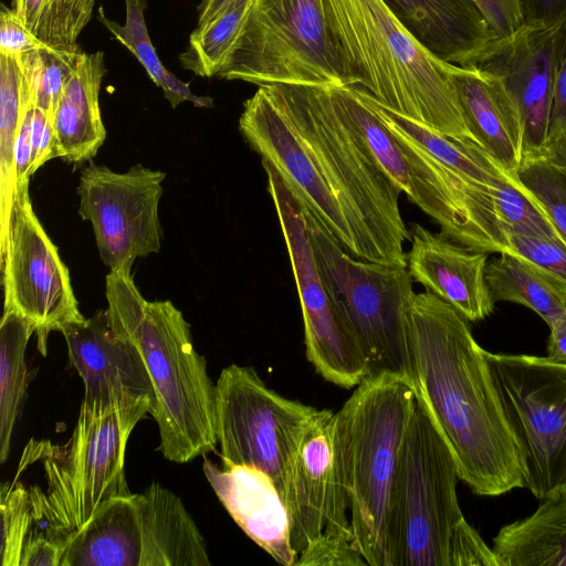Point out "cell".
Segmentation results:
<instances>
[{"mask_svg":"<svg viewBox=\"0 0 566 566\" xmlns=\"http://www.w3.org/2000/svg\"><path fill=\"white\" fill-rule=\"evenodd\" d=\"M517 441L524 488L544 500L566 491V365L484 350Z\"/></svg>","mask_w":566,"mask_h":566,"instance_id":"11","label":"cell"},{"mask_svg":"<svg viewBox=\"0 0 566 566\" xmlns=\"http://www.w3.org/2000/svg\"><path fill=\"white\" fill-rule=\"evenodd\" d=\"M165 178V172L140 164L125 172L102 165L82 170L78 213L92 223L99 256L111 271L132 272L138 258L160 251Z\"/></svg>","mask_w":566,"mask_h":566,"instance_id":"14","label":"cell"},{"mask_svg":"<svg viewBox=\"0 0 566 566\" xmlns=\"http://www.w3.org/2000/svg\"><path fill=\"white\" fill-rule=\"evenodd\" d=\"M105 292L111 327L138 349L153 382L159 451L176 463L212 451L216 384L182 313L169 300L147 301L132 272L109 271Z\"/></svg>","mask_w":566,"mask_h":566,"instance_id":"2","label":"cell"},{"mask_svg":"<svg viewBox=\"0 0 566 566\" xmlns=\"http://www.w3.org/2000/svg\"><path fill=\"white\" fill-rule=\"evenodd\" d=\"M46 46L18 18L13 9L2 6L0 13V54L20 56Z\"/></svg>","mask_w":566,"mask_h":566,"instance_id":"41","label":"cell"},{"mask_svg":"<svg viewBox=\"0 0 566 566\" xmlns=\"http://www.w3.org/2000/svg\"><path fill=\"white\" fill-rule=\"evenodd\" d=\"M125 6L124 24L108 19L102 7L98 10L99 20L136 56L150 80L163 90L171 107L175 108L182 102H191L197 107H212L213 101L210 97L195 95L188 83L180 81L163 65L147 31L143 0H125Z\"/></svg>","mask_w":566,"mask_h":566,"instance_id":"30","label":"cell"},{"mask_svg":"<svg viewBox=\"0 0 566 566\" xmlns=\"http://www.w3.org/2000/svg\"><path fill=\"white\" fill-rule=\"evenodd\" d=\"M268 189L287 248L301 303L305 355L326 381L355 388L368 364L352 328L333 307L322 283L302 207L275 168L265 160Z\"/></svg>","mask_w":566,"mask_h":566,"instance_id":"13","label":"cell"},{"mask_svg":"<svg viewBox=\"0 0 566 566\" xmlns=\"http://www.w3.org/2000/svg\"><path fill=\"white\" fill-rule=\"evenodd\" d=\"M525 22L555 25L566 22V0H523Z\"/></svg>","mask_w":566,"mask_h":566,"instance_id":"44","label":"cell"},{"mask_svg":"<svg viewBox=\"0 0 566 566\" xmlns=\"http://www.w3.org/2000/svg\"><path fill=\"white\" fill-rule=\"evenodd\" d=\"M82 54L76 44L67 49L44 46L18 56L31 84L34 107L42 109L51 122L62 91Z\"/></svg>","mask_w":566,"mask_h":566,"instance_id":"32","label":"cell"},{"mask_svg":"<svg viewBox=\"0 0 566 566\" xmlns=\"http://www.w3.org/2000/svg\"><path fill=\"white\" fill-rule=\"evenodd\" d=\"M547 358L554 363L566 365V314L553 319L549 324Z\"/></svg>","mask_w":566,"mask_h":566,"instance_id":"45","label":"cell"},{"mask_svg":"<svg viewBox=\"0 0 566 566\" xmlns=\"http://www.w3.org/2000/svg\"><path fill=\"white\" fill-rule=\"evenodd\" d=\"M318 412L269 388L254 368L229 365L216 382V436L222 463L263 471L283 499L292 461Z\"/></svg>","mask_w":566,"mask_h":566,"instance_id":"12","label":"cell"},{"mask_svg":"<svg viewBox=\"0 0 566 566\" xmlns=\"http://www.w3.org/2000/svg\"><path fill=\"white\" fill-rule=\"evenodd\" d=\"M34 326L14 310H3L0 326V462L11 449L12 433L28 386L25 350Z\"/></svg>","mask_w":566,"mask_h":566,"instance_id":"29","label":"cell"},{"mask_svg":"<svg viewBox=\"0 0 566 566\" xmlns=\"http://www.w3.org/2000/svg\"><path fill=\"white\" fill-rule=\"evenodd\" d=\"M43 0H12V9L20 21L34 33Z\"/></svg>","mask_w":566,"mask_h":566,"instance_id":"47","label":"cell"},{"mask_svg":"<svg viewBox=\"0 0 566 566\" xmlns=\"http://www.w3.org/2000/svg\"><path fill=\"white\" fill-rule=\"evenodd\" d=\"M2 566H20L23 547L33 527L27 489L14 478L4 482L0 493Z\"/></svg>","mask_w":566,"mask_h":566,"instance_id":"34","label":"cell"},{"mask_svg":"<svg viewBox=\"0 0 566 566\" xmlns=\"http://www.w3.org/2000/svg\"><path fill=\"white\" fill-rule=\"evenodd\" d=\"M368 565L353 539L323 535L308 543L297 555L295 566Z\"/></svg>","mask_w":566,"mask_h":566,"instance_id":"38","label":"cell"},{"mask_svg":"<svg viewBox=\"0 0 566 566\" xmlns=\"http://www.w3.org/2000/svg\"><path fill=\"white\" fill-rule=\"evenodd\" d=\"M203 472L240 528L275 562L295 566L290 515L274 481L263 471L238 464L218 467L208 459Z\"/></svg>","mask_w":566,"mask_h":566,"instance_id":"20","label":"cell"},{"mask_svg":"<svg viewBox=\"0 0 566 566\" xmlns=\"http://www.w3.org/2000/svg\"><path fill=\"white\" fill-rule=\"evenodd\" d=\"M380 118L400 130L443 166L463 178L489 189L511 184L528 190L517 174L503 168L472 139L459 140L439 134L419 123L398 115L375 102L365 91L355 87Z\"/></svg>","mask_w":566,"mask_h":566,"instance_id":"26","label":"cell"},{"mask_svg":"<svg viewBox=\"0 0 566 566\" xmlns=\"http://www.w3.org/2000/svg\"><path fill=\"white\" fill-rule=\"evenodd\" d=\"M302 210L324 289L354 332L369 375L391 373L410 380L409 313L416 293L407 268L353 256L310 211Z\"/></svg>","mask_w":566,"mask_h":566,"instance_id":"7","label":"cell"},{"mask_svg":"<svg viewBox=\"0 0 566 566\" xmlns=\"http://www.w3.org/2000/svg\"><path fill=\"white\" fill-rule=\"evenodd\" d=\"M496 216L505 231L517 234L563 241L548 213L532 191L511 184L491 189Z\"/></svg>","mask_w":566,"mask_h":566,"instance_id":"33","label":"cell"},{"mask_svg":"<svg viewBox=\"0 0 566 566\" xmlns=\"http://www.w3.org/2000/svg\"><path fill=\"white\" fill-rule=\"evenodd\" d=\"M565 39L566 22H525L511 35L493 39L469 66L500 80L513 99L523 127V160L543 158Z\"/></svg>","mask_w":566,"mask_h":566,"instance_id":"16","label":"cell"},{"mask_svg":"<svg viewBox=\"0 0 566 566\" xmlns=\"http://www.w3.org/2000/svg\"><path fill=\"white\" fill-rule=\"evenodd\" d=\"M33 107L31 84L19 57L0 54V254L8 242L15 201L14 144Z\"/></svg>","mask_w":566,"mask_h":566,"instance_id":"27","label":"cell"},{"mask_svg":"<svg viewBox=\"0 0 566 566\" xmlns=\"http://www.w3.org/2000/svg\"><path fill=\"white\" fill-rule=\"evenodd\" d=\"M181 500L153 483L105 502L67 541L61 566H209Z\"/></svg>","mask_w":566,"mask_h":566,"instance_id":"10","label":"cell"},{"mask_svg":"<svg viewBox=\"0 0 566 566\" xmlns=\"http://www.w3.org/2000/svg\"><path fill=\"white\" fill-rule=\"evenodd\" d=\"M324 3L356 87L439 134L474 140L453 82L455 65L427 49L386 0Z\"/></svg>","mask_w":566,"mask_h":566,"instance_id":"4","label":"cell"},{"mask_svg":"<svg viewBox=\"0 0 566 566\" xmlns=\"http://www.w3.org/2000/svg\"><path fill=\"white\" fill-rule=\"evenodd\" d=\"M71 365L84 384L85 400H155L154 386L138 349L109 325L106 311L61 331ZM151 412V411H150Z\"/></svg>","mask_w":566,"mask_h":566,"instance_id":"19","label":"cell"},{"mask_svg":"<svg viewBox=\"0 0 566 566\" xmlns=\"http://www.w3.org/2000/svg\"><path fill=\"white\" fill-rule=\"evenodd\" d=\"M564 132H566V39L555 82L547 142L556 138Z\"/></svg>","mask_w":566,"mask_h":566,"instance_id":"43","label":"cell"},{"mask_svg":"<svg viewBox=\"0 0 566 566\" xmlns=\"http://www.w3.org/2000/svg\"><path fill=\"white\" fill-rule=\"evenodd\" d=\"M386 1L427 49L461 67L496 38L472 0Z\"/></svg>","mask_w":566,"mask_h":566,"instance_id":"23","label":"cell"},{"mask_svg":"<svg viewBox=\"0 0 566 566\" xmlns=\"http://www.w3.org/2000/svg\"><path fill=\"white\" fill-rule=\"evenodd\" d=\"M4 308L14 310L35 328L38 348L46 355L49 334L85 319L70 272L39 221L29 187L15 192L8 242L0 255Z\"/></svg>","mask_w":566,"mask_h":566,"instance_id":"15","label":"cell"},{"mask_svg":"<svg viewBox=\"0 0 566 566\" xmlns=\"http://www.w3.org/2000/svg\"><path fill=\"white\" fill-rule=\"evenodd\" d=\"M448 566H497L493 549L465 518L458 524L451 536Z\"/></svg>","mask_w":566,"mask_h":566,"instance_id":"39","label":"cell"},{"mask_svg":"<svg viewBox=\"0 0 566 566\" xmlns=\"http://www.w3.org/2000/svg\"><path fill=\"white\" fill-rule=\"evenodd\" d=\"M255 0H233L209 22L197 27L188 49L180 54L182 66L198 76L218 75L238 40Z\"/></svg>","mask_w":566,"mask_h":566,"instance_id":"31","label":"cell"},{"mask_svg":"<svg viewBox=\"0 0 566 566\" xmlns=\"http://www.w3.org/2000/svg\"><path fill=\"white\" fill-rule=\"evenodd\" d=\"M105 72L103 52H83L62 91L52 125L57 156L65 161L91 160L106 138L98 97Z\"/></svg>","mask_w":566,"mask_h":566,"instance_id":"24","label":"cell"},{"mask_svg":"<svg viewBox=\"0 0 566 566\" xmlns=\"http://www.w3.org/2000/svg\"><path fill=\"white\" fill-rule=\"evenodd\" d=\"M409 378L472 492L495 496L524 488L520 448L484 349L469 321L428 291L416 293L410 307Z\"/></svg>","mask_w":566,"mask_h":566,"instance_id":"1","label":"cell"},{"mask_svg":"<svg viewBox=\"0 0 566 566\" xmlns=\"http://www.w3.org/2000/svg\"><path fill=\"white\" fill-rule=\"evenodd\" d=\"M33 108L25 114L21 127L19 129L14 144V169H15V192L20 189L29 187L30 167L32 157V115Z\"/></svg>","mask_w":566,"mask_h":566,"instance_id":"42","label":"cell"},{"mask_svg":"<svg viewBox=\"0 0 566 566\" xmlns=\"http://www.w3.org/2000/svg\"><path fill=\"white\" fill-rule=\"evenodd\" d=\"M407 270L411 279L450 304L469 322L488 317L494 310L485 271L486 252L454 244L442 234L415 224Z\"/></svg>","mask_w":566,"mask_h":566,"instance_id":"21","label":"cell"},{"mask_svg":"<svg viewBox=\"0 0 566 566\" xmlns=\"http://www.w3.org/2000/svg\"><path fill=\"white\" fill-rule=\"evenodd\" d=\"M486 284L494 303H517L534 311L546 324L566 314V289L527 259L500 253L486 264Z\"/></svg>","mask_w":566,"mask_h":566,"instance_id":"28","label":"cell"},{"mask_svg":"<svg viewBox=\"0 0 566 566\" xmlns=\"http://www.w3.org/2000/svg\"><path fill=\"white\" fill-rule=\"evenodd\" d=\"M516 174L538 199L566 244V178L544 158L524 159Z\"/></svg>","mask_w":566,"mask_h":566,"instance_id":"36","label":"cell"},{"mask_svg":"<svg viewBox=\"0 0 566 566\" xmlns=\"http://www.w3.org/2000/svg\"><path fill=\"white\" fill-rule=\"evenodd\" d=\"M496 38L509 36L525 23L523 0H472Z\"/></svg>","mask_w":566,"mask_h":566,"instance_id":"40","label":"cell"},{"mask_svg":"<svg viewBox=\"0 0 566 566\" xmlns=\"http://www.w3.org/2000/svg\"><path fill=\"white\" fill-rule=\"evenodd\" d=\"M233 0H201L199 4L198 24L202 25L218 15Z\"/></svg>","mask_w":566,"mask_h":566,"instance_id":"48","label":"cell"},{"mask_svg":"<svg viewBox=\"0 0 566 566\" xmlns=\"http://www.w3.org/2000/svg\"><path fill=\"white\" fill-rule=\"evenodd\" d=\"M150 411L151 402L143 399H83L64 444L31 440L25 446L22 458L39 463L44 478V489L22 482L33 521L29 539L44 536L65 548L105 502L130 493L126 447L136 424Z\"/></svg>","mask_w":566,"mask_h":566,"instance_id":"5","label":"cell"},{"mask_svg":"<svg viewBox=\"0 0 566 566\" xmlns=\"http://www.w3.org/2000/svg\"><path fill=\"white\" fill-rule=\"evenodd\" d=\"M512 253L536 264L566 289V244L560 241L533 238L507 231Z\"/></svg>","mask_w":566,"mask_h":566,"instance_id":"37","label":"cell"},{"mask_svg":"<svg viewBox=\"0 0 566 566\" xmlns=\"http://www.w3.org/2000/svg\"><path fill=\"white\" fill-rule=\"evenodd\" d=\"M218 76L259 86H357L324 0H255Z\"/></svg>","mask_w":566,"mask_h":566,"instance_id":"8","label":"cell"},{"mask_svg":"<svg viewBox=\"0 0 566 566\" xmlns=\"http://www.w3.org/2000/svg\"><path fill=\"white\" fill-rule=\"evenodd\" d=\"M293 125L350 229L356 258L407 268L400 189L380 169L331 85H262Z\"/></svg>","mask_w":566,"mask_h":566,"instance_id":"3","label":"cell"},{"mask_svg":"<svg viewBox=\"0 0 566 566\" xmlns=\"http://www.w3.org/2000/svg\"><path fill=\"white\" fill-rule=\"evenodd\" d=\"M458 480L450 449L416 403L389 505L388 566H448L451 536L464 520Z\"/></svg>","mask_w":566,"mask_h":566,"instance_id":"9","label":"cell"},{"mask_svg":"<svg viewBox=\"0 0 566 566\" xmlns=\"http://www.w3.org/2000/svg\"><path fill=\"white\" fill-rule=\"evenodd\" d=\"M452 77L475 143L503 168L516 174L523 161V127L504 85L474 67L455 65Z\"/></svg>","mask_w":566,"mask_h":566,"instance_id":"22","label":"cell"},{"mask_svg":"<svg viewBox=\"0 0 566 566\" xmlns=\"http://www.w3.org/2000/svg\"><path fill=\"white\" fill-rule=\"evenodd\" d=\"M497 566H566V491L528 517L503 526L492 547Z\"/></svg>","mask_w":566,"mask_h":566,"instance_id":"25","label":"cell"},{"mask_svg":"<svg viewBox=\"0 0 566 566\" xmlns=\"http://www.w3.org/2000/svg\"><path fill=\"white\" fill-rule=\"evenodd\" d=\"M543 158L566 178V132L547 142Z\"/></svg>","mask_w":566,"mask_h":566,"instance_id":"46","label":"cell"},{"mask_svg":"<svg viewBox=\"0 0 566 566\" xmlns=\"http://www.w3.org/2000/svg\"><path fill=\"white\" fill-rule=\"evenodd\" d=\"M239 128L249 145L271 164L297 202L356 258L350 229L314 159L263 86L247 99Z\"/></svg>","mask_w":566,"mask_h":566,"instance_id":"18","label":"cell"},{"mask_svg":"<svg viewBox=\"0 0 566 566\" xmlns=\"http://www.w3.org/2000/svg\"><path fill=\"white\" fill-rule=\"evenodd\" d=\"M296 553L332 535L354 541L336 412L319 410L292 461L283 496Z\"/></svg>","mask_w":566,"mask_h":566,"instance_id":"17","label":"cell"},{"mask_svg":"<svg viewBox=\"0 0 566 566\" xmlns=\"http://www.w3.org/2000/svg\"><path fill=\"white\" fill-rule=\"evenodd\" d=\"M95 0H43L34 34L46 45L67 49L92 17Z\"/></svg>","mask_w":566,"mask_h":566,"instance_id":"35","label":"cell"},{"mask_svg":"<svg viewBox=\"0 0 566 566\" xmlns=\"http://www.w3.org/2000/svg\"><path fill=\"white\" fill-rule=\"evenodd\" d=\"M416 403L408 378L379 373L356 386L336 412L354 543L369 566H388L389 505Z\"/></svg>","mask_w":566,"mask_h":566,"instance_id":"6","label":"cell"}]
</instances>
